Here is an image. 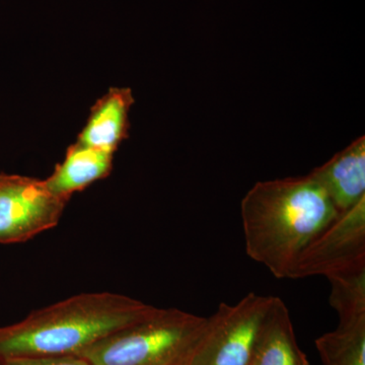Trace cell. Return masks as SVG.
<instances>
[{"mask_svg": "<svg viewBox=\"0 0 365 365\" xmlns=\"http://www.w3.org/2000/svg\"><path fill=\"white\" fill-rule=\"evenodd\" d=\"M338 213L309 175L258 182L241 204L246 253L274 277L289 279L299 255Z\"/></svg>", "mask_w": 365, "mask_h": 365, "instance_id": "1", "label": "cell"}, {"mask_svg": "<svg viewBox=\"0 0 365 365\" xmlns=\"http://www.w3.org/2000/svg\"><path fill=\"white\" fill-rule=\"evenodd\" d=\"M157 307L113 292H88L37 309L0 327V364L74 355L110 334L150 316Z\"/></svg>", "mask_w": 365, "mask_h": 365, "instance_id": "2", "label": "cell"}, {"mask_svg": "<svg viewBox=\"0 0 365 365\" xmlns=\"http://www.w3.org/2000/svg\"><path fill=\"white\" fill-rule=\"evenodd\" d=\"M206 327L205 317L157 307L145 319L106 336L78 356L90 365H189Z\"/></svg>", "mask_w": 365, "mask_h": 365, "instance_id": "3", "label": "cell"}, {"mask_svg": "<svg viewBox=\"0 0 365 365\" xmlns=\"http://www.w3.org/2000/svg\"><path fill=\"white\" fill-rule=\"evenodd\" d=\"M271 297L251 292L237 304H220L208 317L205 333L189 365H253Z\"/></svg>", "mask_w": 365, "mask_h": 365, "instance_id": "4", "label": "cell"}, {"mask_svg": "<svg viewBox=\"0 0 365 365\" xmlns=\"http://www.w3.org/2000/svg\"><path fill=\"white\" fill-rule=\"evenodd\" d=\"M68 199L44 180L0 174V244H20L58 225Z\"/></svg>", "mask_w": 365, "mask_h": 365, "instance_id": "5", "label": "cell"}, {"mask_svg": "<svg viewBox=\"0 0 365 365\" xmlns=\"http://www.w3.org/2000/svg\"><path fill=\"white\" fill-rule=\"evenodd\" d=\"M365 261V197L338 213L307 245L295 263L289 279L326 276Z\"/></svg>", "mask_w": 365, "mask_h": 365, "instance_id": "6", "label": "cell"}, {"mask_svg": "<svg viewBox=\"0 0 365 365\" xmlns=\"http://www.w3.org/2000/svg\"><path fill=\"white\" fill-rule=\"evenodd\" d=\"M309 176L325 190L338 212L365 197V138L359 137Z\"/></svg>", "mask_w": 365, "mask_h": 365, "instance_id": "7", "label": "cell"}, {"mask_svg": "<svg viewBox=\"0 0 365 365\" xmlns=\"http://www.w3.org/2000/svg\"><path fill=\"white\" fill-rule=\"evenodd\" d=\"M134 104L128 88H112L91 108L78 143L115 153L128 136L129 111Z\"/></svg>", "mask_w": 365, "mask_h": 365, "instance_id": "8", "label": "cell"}, {"mask_svg": "<svg viewBox=\"0 0 365 365\" xmlns=\"http://www.w3.org/2000/svg\"><path fill=\"white\" fill-rule=\"evenodd\" d=\"M253 365H311L302 352L283 300L271 297L255 348Z\"/></svg>", "mask_w": 365, "mask_h": 365, "instance_id": "9", "label": "cell"}, {"mask_svg": "<svg viewBox=\"0 0 365 365\" xmlns=\"http://www.w3.org/2000/svg\"><path fill=\"white\" fill-rule=\"evenodd\" d=\"M115 153L76 143L69 146L66 158L57 163L51 176L44 181L55 195L71 199L93 182L109 176Z\"/></svg>", "mask_w": 365, "mask_h": 365, "instance_id": "10", "label": "cell"}, {"mask_svg": "<svg viewBox=\"0 0 365 365\" xmlns=\"http://www.w3.org/2000/svg\"><path fill=\"white\" fill-rule=\"evenodd\" d=\"M314 344L323 365H365V316L339 319Z\"/></svg>", "mask_w": 365, "mask_h": 365, "instance_id": "11", "label": "cell"}, {"mask_svg": "<svg viewBox=\"0 0 365 365\" xmlns=\"http://www.w3.org/2000/svg\"><path fill=\"white\" fill-rule=\"evenodd\" d=\"M331 283L329 302L340 319L365 316V261L326 276Z\"/></svg>", "mask_w": 365, "mask_h": 365, "instance_id": "12", "label": "cell"}, {"mask_svg": "<svg viewBox=\"0 0 365 365\" xmlns=\"http://www.w3.org/2000/svg\"><path fill=\"white\" fill-rule=\"evenodd\" d=\"M0 365H90L86 360L79 356L69 355L60 357H32L6 360Z\"/></svg>", "mask_w": 365, "mask_h": 365, "instance_id": "13", "label": "cell"}]
</instances>
